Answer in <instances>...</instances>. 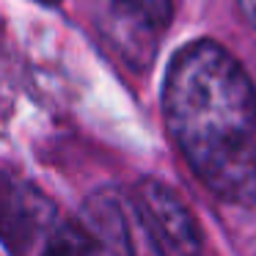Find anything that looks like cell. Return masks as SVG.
I'll return each mask as SVG.
<instances>
[{
	"label": "cell",
	"instance_id": "1",
	"mask_svg": "<svg viewBox=\"0 0 256 256\" xmlns=\"http://www.w3.org/2000/svg\"><path fill=\"white\" fill-rule=\"evenodd\" d=\"M162 113L196 176L223 201L256 206V88L226 47L198 39L171 58Z\"/></svg>",
	"mask_w": 256,
	"mask_h": 256
},
{
	"label": "cell",
	"instance_id": "2",
	"mask_svg": "<svg viewBox=\"0 0 256 256\" xmlns=\"http://www.w3.org/2000/svg\"><path fill=\"white\" fill-rule=\"evenodd\" d=\"M174 17V0H108L105 34L135 69H146Z\"/></svg>",
	"mask_w": 256,
	"mask_h": 256
},
{
	"label": "cell",
	"instance_id": "3",
	"mask_svg": "<svg viewBox=\"0 0 256 256\" xmlns=\"http://www.w3.org/2000/svg\"><path fill=\"white\" fill-rule=\"evenodd\" d=\"M132 206L157 254H196L201 248L198 223L168 184L140 179L132 188Z\"/></svg>",
	"mask_w": 256,
	"mask_h": 256
},
{
	"label": "cell",
	"instance_id": "4",
	"mask_svg": "<svg viewBox=\"0 0 256 256\" xmlns=\"http://www.w3.org/2000/svg\"><path fill=\"white\" fill-rule=\"evenodd\" d=\"M56 206L47 196L0 174V240L12 250H28L30 242L47 234Z\"/></svg>",
	"mask_w": 256,
	"mask_h": 256
},
{
	"label": "cell",
	"instance_id": "5",
	"mask_svg": "<svg viewBox=\"0 0 256 256\" xmlns=\"http://www.w3.org/2000/svg\"><path fill=\"white\" fill-rule=\"evenodd\" d=\"M80 226L88 232V237L96 242L100 250H132V240L127 234V220H124L122 204L113 193L94 196L91 201H86L83 223Z\"/></svg>",
	"mask_w": 256,
	"mask_h": 256
},
{
	"label": "cell",
	"instance_id": "6",
	"mask_svg": "<svg viewBox=\"0 0 256 256\" xmlns=\"http://www.w3.org/2000/svg\"><path fill=\"white\" fill-rule=\"evenodd\" d=\"M50 254H94V250H100L96 248V242L88 237V232H86L80 223H66L64 228H58L56 234H50V240H47V245H44Z\"/></svg>",
	"mask_w": 256,
	"mask_h": 256
},
{
	"label": "cell",
	"instance_id": "7",
	"mask_svg": "<svg viewBox=\"0 0 256 256\" xmlns=\"http://www.w3.org/2000/svg\"><path fill=\"white\" fill-rule=\"evenodd\" d=\"M237 6H240V12H242V17L256 28V0H237Z\"/></svg>",
	"mask_w": 256,
	"mask_h": 256
},
{
	"label": "cell",
	"instance_id": "8",
	"mask_svg": "<svg viewBox=\"0 0 256 256\" xmlns=\"http://www.w3.org/2000/svg\"><path fill=\"white\" fill-rule=\"evenodd\" d=\"M47 3H58V0H47Z\"/></svg>",
	"mask_w": 256,
	"mask_h": 256
}]
</instances>
